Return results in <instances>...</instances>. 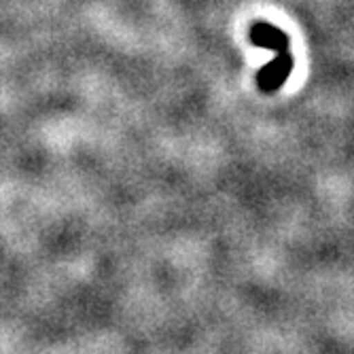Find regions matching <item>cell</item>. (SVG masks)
Segmentation results:
<instances>
[{"label":"cell","instance_id":"obj_1","mask_svg":"<svg viewBox=\"0 0 354 354\" xmlns=\"http://www.w3.org/2000/svg\"><path fill=\"white\" fill-rule=\"evenodd\" d=\"M276 55L266 64V66L257 73V85L261 87V91L266 93H274L282 87V83L291 77L293 73V55H291V47H284L274 51Z\"/></svg>","mask_w":354,"mask_h":354}]
</instances>
